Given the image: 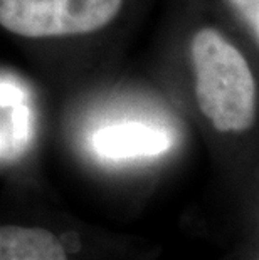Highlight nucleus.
<instances>
[{
	"label": "nucleus",
	"mask_w": 259,
	"mask_h": 260,
	"mask_svg": "<svg viewBox=\"0 0 259 260\" xmlns=\"http://www.w3.org/2000/svg\"><path fill=\"white\" fill-rule=\"evenodd\" d=\"M93 148L109 159L157 156L170 148V138L165 131L141 123L113 124L96 131Z\"/></svg>",
	"instance_id": "obj_3"
},
{
	"label": "nucleus",
	"mask_w": 259,
	"mask_h": 260,
	"mask_svg": "<svg viewBox=\"0 0 259 260\" xmlns=\"http://www.w3.org/2000/svg\"><path fill=\"white\" fill-rule=\"evenodd\" d=\"M0 260H68L64 245L44 229L0 226Z\"/></svg>",
	"instance_id": "obj_4"
},
{
	"label": "nucleus",
	"mask_w": 259,
	"mask_h": 260,
	"mask_svg": "<svg viewBox=\"0 0 259 260\" xmlns=\"http://www.w3.org/2000/svg\"><path fill=\"white\" fill-rule=\"evenodd\" d=\"M195 98L217 131H246L254 124L257 89L244 56L219 30L204 27L192 37Z\"/></svg>",
	"instance_id": "obj_1"
},
{
	"label": "nucleus",
	"mask_w": 259,
	"mask_h": 260,
	"mask_svg": "<svg viewBox=\"0 0 259 260\" xmlns=\"http://www.w3.org/2000/svg\"><path fill=\"white\" fill-rule=\"evenodd\" d=\"M123 0H0V25L29 39L91 34L118 15Z\"/></svg>",
	"instance_id": "obj_2"
},
{
	"label": "nucleus",
	"mask_w": 259,
	"mask_h": 260,
	"mask_svg": "<svg viewBox=\"0 0 259 260\" xmlns=\"http://www.w3.org/2000/svg\"><path fill=\"white\" fill-rule=\"evenodd\" d=\"M233 7L241 14L242 20L249 27L251 34L259 37V0H229Z\"/></svg>",
	"instance_id": "obj_5"
}]
</instances>
